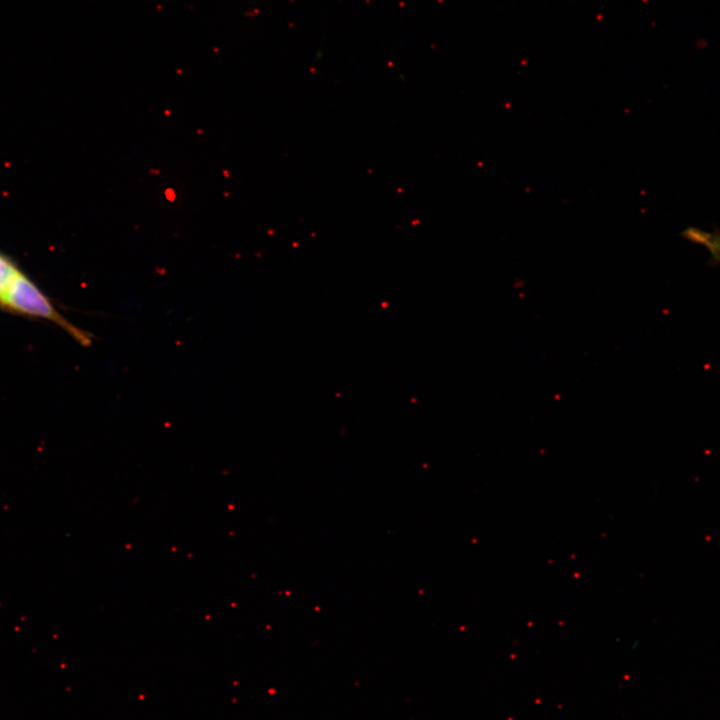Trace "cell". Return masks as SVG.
<instances>
[{
  "label": "cell",
  "instance_id": "obj_2",
  "mask_svg": "<svg viewBox=\"0 0 720 720\" xmlns=\"http://www.w3.org/2000/svg\"><path fill=\"white\" fill-rule=\"evenodd\" d=\"M682 236L705 248L714 263H720V230H703L696 227H688L682 232Z\"/></svg>",
  "mask_w": 720,
  "mask_h": 720
},
{
  "label": "cell",
  "instance_id": "obj_3",
  "mask_svg": "<svg viewBox=\"0 0 720 720\" xmlns=\"http://www.w3.org/2000/svg\"><path fill=\"white\" fill-rule=\"evenodd\" d=\"M19 271L11 258L0 252V300L8 284Z\"/></svg>",
  "mask_w": 720,
  "mask_h": 720
},
{
  "label": "cell",
  "instance_id": "obj_1",
  "mask_svg": "<svg viewBox=\"0 0 720 720\" xmlns=\"http://www.w3.org/2000/svg\"><path fill=\"white\" fill-rule=\"evenodd\" d=\"M0 306L4 309L48 320L58 325L83 346L92 343L93 335L78 328L63 317L48 296L21 270L12 278L5 289Z\"/></svg>",
  "mask_w": 720,
  "mask_h": 720
}]
</instances>
